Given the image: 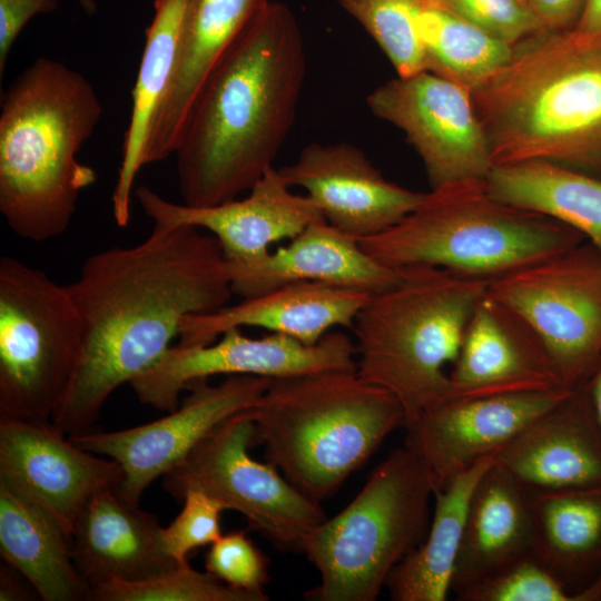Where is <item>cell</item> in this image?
Masks as SVG:
<instances>
[{
	"mask_svg": "<svg viewBox=\"0 0 601 601\" xmlns=\"http://www.w3.org/2000/svg\"><path fill=\"white\" fill-rule=\"evenodd\" d=\"M494 462L529 492L601 487V431L584 386L526 425Z\"/></svg>",
	"mask_w": 601,
	"mask_h": 601,
	"instance_id": "obj_20",
	"label": "cell"
},
{
	"mask_svg": "<svg viewBox=\"0 0 601 601\" xmlns=\"http://www.w3.org/2000/svg\"><path fill=\"white\" fill-rule=\"evenodd\" d=\"M536 334L568 388L601 358V252L577 245L489 284Z\"/></svg>",
	"mask_w": 601,
	"mask_h": 601,
	"instance_id": "obj_11",
	"label": "cell"
},
{
	"mask_svg": "<svg viewBox=\"0 0 601 601\" xmlns=\"http://www.w3.org/2000/svg\"><path fill=\"white\" fill-rule=\"evenodd\" d=\"M529 496L532 553L544 565L568 585L570 577L601 563V487L529 492Z\"/></svg>",
	"mask_w": 601,
	"mask_h": 601,
	"instance_id": "obj_30",
	"label": "cell"
},
{
	"mask_svg": "<svg viewBox=\"0 0 601 601\" xmlns=\"http://www.w3.org/2000/svg\"><path fill=\"white\" fill-rule=\"evenodd\" d=\"M82 323V347L52 423L68 436L91 432L110 394L151 367L183 321L228 305L227 260L213 235L154 223L148 237L88 257L67 285Z\"/></svg>",
	"mask_w": 601,
	"mask_h": 601,
	"instance_id": "obj_1",
	"label": "cell"
},
{
	"mask_svg": "<svg viewBox=\"0 0 601 601\" xmlns=\"http://www.w3.org/2000/svg\"><path fill=\"white\" fill-rule=\"evenodd\" d=\"M573 29L582 33L601 31V0H585L582 13Z\"/></svg>",
	"mask_w": 601,
	"mask_h": 601,
	"instance_id": "obj_40",
	"label": "cell"
},
{
	"mask_svg": "<svg viewBox=\"0 0 601 601\" xmlns=\"http://www.w3.org/2000/svg\"><path fill=\"white\" fill-rule=\"evenodd\" d=\"M522 1L531 6V0H522Z\"/></svg>",
	"mask_w": 601,
	"mask_h": 601,
	"instance_id": "obj_45",
	"label": "cell"
},
{
	"mask_svg": "<svg viewBox=\"0 0 601 601\" xmlns=\"http://www.w3.org/2000/svg\"><path fill=\"white\" fill-rule=\"evenodd\" d=\"M529 492L494 461L469 502L451 591L457 597L532 552Z\"/></svg>",
	"mask_w": 601,
	"mask_h": 601,
	"instance_id": "obj_25",
	"label": "cell"
},
{
	"mask_svg": "<svg viewBox=\"0 0 601 601\" xmlns=\"http://www.w3.org/2000/svg\"><path fill=\"white\" fill-rule=\"evenodd\" d=\"M248 411L225 421L164 474V489L176 499L190 489L201 490L225 510L239 512L249 529L278 549L302 552L326 514L318 501L297 489L273 463L250 456L256 435Z\"/></svg>",
	"mask_w": 601,
	"mask_h": 601,
	"instance_id": "obj_10",
	"label": "cell"
},
{
	"mask_svg": "<svg viewBox=\"0 0 601 601\" xmlns=\"http://www.w3.org/2000/svg\"><path fill=\"white\" fill-rule=\"evenodd\" d=\"M272 378L230 375L217 385L201 380L168 415L115 432L69 436L79 447L118 462L124 477L118 487L127 501L139 504L146 487L186 459L215 428L255 406Z\"/></svg>",
	"mask_w": 601,
	"mask_h": 601,
	"instance_id": "obj_14",
	"label": "cell"
},
{
	"mask_svg": "<svg viewBox=\"0 0 601 601\" xmlns=\"http://www.w3.org/2000/svg\"><path fill=\"white\" fill-rule=\"evenodd\" d=\"M460 601H577L574 592L532 552L456 598Z\"/></svg>",
	"mask_w": 601,
	"mask_h": 601,
	"instance_id": "obj_34",
	"label": "cell"
},
{
	"mask_svg": "<svg viewBox=\"0 0 601 601\" xmlns=\"http://www.w3.org/2000/svg\"><path fill=\"white\" fill-rule=\"evenodd\" d=\"M449 377L454 397L568 388L532 328L487 292L473 312Z\"/></svg>",
	"mask_w": 601,
	"mask_h": 601,
	"instance_id": "obj_19",
	"label": "cell"
},
{
	"mask_svg": "<svg viewBox=\"0 0 601 601\" xmlns=\"http://www.w3.org/2000/svg\"><path fill=\"white\" fill-rule=\"evenodd\" d=\"M372 295L358 288L319 282L287 284L215 312L185 318L179 344H211L235 327L264 328L315 344L334 327L352 328Z\"/></svg>",
	"mask_w": 601,
	"mask_h": 601,
	"instance_id": "obj_23",
	"label": "cell"
},
{
	"mask_svg": "<svg viewBox=\"0 0 601 601\" xmlns=\"http://www.w3.org/2000/svg\"><path fill=\"white\" fill-rule=\"evenodd\" d=\"M305 75L294 13L267 0L210 72L188 115L175 151L183 204L236 199L274 167Z\"/></svg>",
	"mask_w": 601,
	"mask_h": 601,
	"instance_id": "obj_2",
	"label": "cell"
},
{
	"mask_svg": "<svg viewBox=\"0 0 601 601\" xmlns=\"http://www.w3.org/2000/svg\"><path fill=\"white\" fill-rule=\"evenodd\" d=\"M233 294L250 298L297 282H319L371 294L395 285L401 269L370 256L359 240L325 219L303 229L285 246L246 262H227Z\"/></svg>",
	"mask_w": 601,
	"mask_h": 601,
	"instance_id": "obj_21",
	"label": "cell"
},
{
	"mask_svg": "<svg viewBox=\"0 0 601 601\" xmlns=\"http://www.w3.org/2000/svg\"><path fill=\"white\" fill-rule=\"evenodd\" d=\"M59 0H0V77L18 35L36 14L57 9Z\"/></svg>",
	"mask_w": 601,
	"mask_h": 601,
	"instance_id": "obj_38",
	"label": "cell"
},
{
	"mask_svg": "<svg viewBox=\"0 0 601 601\" xmlns=\"http://www.w3.org/2000/svg\"><path fill=\"white\" fill-rule=\"evenodd\" d=\"M122 477L118 462L79 447L51 421L0 416V481L51 515L70 541L88 500Z\"/></svg>",
	"mask_w": 601,
	"mask_h": 601,
	"instance_id": "obj_16",
	"label": "cell"
},
{
	"mask_svg": "<svg viewBox=\"0 0 601 601\" xmlns=\"http://www.w3.org/2000/svg\"><path fill=\"white\" fill-rule=\"evenodd\" d=\"M385 53L396 76L425 69V49L420 28L424 0H338Z\"/></svg>",
	"mask_w": 601,
	"mask_h": 601,
	"instance_id": "obj_32",
	"label": "cell"
},
{
	"mask_svg": "<svg viewBox=\"0 0 601 601\" xmlns=\"http://www.w3.org/2000/svg\"><path fill=\"white\" fill-rule=\"evenodd\" d=\"M0 551L42 600H89L90 585L73 561L66 532L45 510L2 481Z\"/></svg>",
	"mask_w": 601,
	"mask_h": 601,
	"instance_id": "obj_26",
	"label": "cell"
},
{
	"mask_svg": "<svg viewBox=\"0 0 601 601\" xmlns=\"http://www.w3.org/2000/svg\"><path fill=\"white\" fill-rule=\"evenodd\" d=\"M427 1L510 46L545 29L532 7L522 0Z\"/></svg>",
	"mask_w": 601,
	"mask_h": 601,
	"instance_id": "obj_35",
	"label": "cell"
},
{
	"mask_svg": "<svg viewBox=\"0 0 601 601\" xmlns=\"http://www.w3.org/2000/svg\"><path fill=\"white\" fill-rule=\"evenodd\" d=\"M102 115L88 79L39 57L1 96L0 211L20 238L62 235L97 173L77 160Z\"/></svg>",
	"mask_w": 601,
	"mask_h": 601,
	"instance_id": "obj_4",
	"label": "cell"
},
{
	"mask_svg": "<svg viewBox=\"0 0 601 601\" xmlns=\"http://www.w3.org/2000/svg\"><path fill=\"white\" fill-rule=\"evenodd\" d=\"M248 412L269 462L318 502L407 423L397 398L356 371L272 378Z\"/></svg>",
	"mask_w": 601,
	"mask_h": 601,
	"instance_id": "obj_5",
	"label": "cell"
},
{
	"mask_svg": "<svg viewBox=\"0 0 601 601\" xmlns=\"http://www.w3.org/2000/svg\"><path fill=\"white\" fill-rule=\"evenodd\" d=\"M494 455L457 475L434 493V513L423 541L391 572L386 588L394 601H444L451 591L469 502Z\"/></svg>",
	"mask_w": 601,
	"mask_h": 601,
	"instance_id": "obj_29",
	"label": "cell"
},
{
	"mask_svg": "<svg viewBox=\"0 0 601 601\" xmlns=\"http://www.w3.org/2000/svg\"><path fill=\"white\" fill-rule=\"evenodd\" d=\"M187 0H154L155 14L146 29L144 52L131 92L132 107L121 150V161L111 196L118 226L130 220L131 191L151 125L174 71Z\"/></svg>",
	"mask_w": 601,
	"mask_h": 601,
	"instance_id": "obj_27",
	"label": "cell"
},
{
	"mask_svg": "<svg viewBox=\"0 0 601 601\" xmlns=\"http://www.w3.org/2000/svg\"><path fill=\"white\" fill-rule=\"evenodd\" d=\"M471 93L493 166L544 160L601 171V31L540 30Z\"/></svg>",
	"mask_w": 601,
	"mask_h": 601,
	"instance_id": "obj_3",
	"label": "cell"
},
{
	"mask_svg": "<svg viewBox=\"0 0 601 601\" xmlns=\"http://www.w3.org/2000/svg\"><path fill=\"white\" fill-rule=\"evenodd\" d=\"M207 345L170 346L148 370L134 378L137 398L160 411L179 406V394L214 375H254L268 378L323 371H356V347L341 332H329L315 344L272 333L253 338L229 328Z\"/></svg>",
	"mask_w": 601,
	"mask_h": 601,
	"instance_id": "obj_13",
	"label": "cell"
},
{
	"mask_svg": "<svg viewBox=\"0 0 601 601\" xmlns=\"http://www.w3.org/2000/svg\"><path fill=\"white\" fill-rule=\"evenodd\" d=\"M206 571L227 585L264 594L269 581L268 559L244 531L221 534L205 556Z\"/></svg>",
	"mask_w": 601,
	"mask_h": 601,
	"instance_id": "obj_37",
	"label": "cell"
},
{
	"mask_svg": "<svg viewBox=\"0 0 601 601\" xmlns=\"http://www.w3.org/2000/svg\"><path fill=\"white\" fill-rule=\"evenodd\" d=\"M585 0H531V7L545 29H573Z\"/></svg>",
	"mask_w": 601,
	"mask_h": 601,
	"instance_id": "obj_39",
	"label": "cell"
},
{
	"mask_svg": "<svg viewBox=\"0 0 601 601\" xmlns=\"http://www.w3.org/2000/svg\"><path fill=\"white\" fill-rule=\"evenodd\" d=\"M184 506L167 528H162L165 553L176 563H186L190 551L214 543L221 536L220 515L225 506L198 489L183 495Z\"/></svg>",
	"mask_w": 601,
	"mask_h": 601,
	"instance_id": "obj_36",
	"label": "cell"
},
{
	"mask_svg": "<svg viewBox=\"0 0 601 601\" xmlns=\"http://www.w3.org/2000/svg\"><path fill=\"white\" fill-rule=\"evenodd\" d=\"M93 601H267V593L234 589L188 562L140 581L110 580L90 591Z\"/></svg>",
	"mask_w": 601,
	"mask_h": 601,
	"instance_id": "obj_33",
	"label": "cell"
},
{
	"mask_svg": "<svg viewBox=\"0 0 601 601\" xmlns=\"http://www.w3.org/2000/svg\"><path fill=\"white\" fill-rule=\"evenodd\" d=\"M572 390L450 398L423 412L405 427L404 446L421 460L435 493L482 460L495 455Z\"/></svg>",
	"mask_w": 601,
	"mask_h": 601,
	"instance_id": "obj_15",
	"label": "cell"
},
{
	"mask_svg": "<svg viewBox=\"0 0 601 601\" xmlns=\"http://www.w3.org/2000/svg\"><path fill=\"white\" fill-rule=\"evenodd\" d=\"M366 106L404 132L431 189L485 180L493 167L472 93L463 86L427 70L396 76L373 89Z\"/></svg>",
	"mask_w": 601,
	"mask_h": 601,
	"instance_id": "obj_12",
	"label": "cell"
},
{
	"mask_svg": "<svg viewBox=\"0 0 601 601\" xmlns=\"http://www.w3.org/2000/svg\"><path fill=\"white\" fill-rule=\"evenodd\" d=\"M278 170L289 187L306 191L328 224L357 240L393 227L426 195L387 180L362 149L344 141L308 144Z\"/></svg>",
	"mask_w": 601,
	"mask_h": 601,
	"instance_id": "obj_17",
	"label": "cell"
},
{
	"mask_svg": "<svg viewBox=\"0 0 601 601\" xmlns=\"http://www.w3.org/2000/svg\"><path fill=\"white\" fill-rule=\"evenodd\" d=\"M583 236L544 215L494 198L485 180L431 189L387 230L359 240L392 268L430 266L489 284L580 244Z\"/></svg>",
	"mask_w": 601,
	"mask_h": 601,
	"instance_id": "obj_7",
	"label": "cell"
},
{
	"mask_svg": "<svg viewBox=\"0 0 601 601\" xmlns=\"http://www.w3.org/2000/svg\"><path fill=\"white\" fill-rule=\"evenodd\" d=\"M420 28L425 69L471 92L505 66L513 52V46L427 0L421 11Z\"/></svg>",
	"mask_w": 601,
	"mask_h": 601,
	"instance_id": "obj_31",
	"label": "cell"
},
{
	"mask_svg": "<svg viewBox=\"0 0 601 601\" xmlns=\"http://www.w3.org/2000/svg\"><path fill=\"white\" fill-rule=\"evenodd\" d=\"M490 194L508 205L562 223L601 252V179L544 160L493 166Z\"/></svg>",
	"mask_w": 601,
	"mask_h": 601,
	"instance_id": "obj_28",
	"label": "cell"
},
{
	"mask_svg": "<svg viewBox=\"0 0 601 601\" xmlns=\"http://www.w3.org/2000/svg\"><path fill=\"white\" fill-rule=\"evenodd\" d=\"M87 13L96 12V3L93 0H78Z\"/></svg>",
	"mask_w": 601,
	"mask_h": 601,
	"instance_id": "obj_44",
	"label": "cell"
},
{
	"mask_svg": "<svg viewBox=\"0 0 601 601\" xmlns=\"http://www.w3.org/2000/svg\"><path fill=\"white\" fill-rule=\"evenodd\" d=\"M577 601H601V570L585 588L577 592Z\"/></svg>",
	"mask_w": 601,
	"mask_h": 601,
	"instance_id": "obj_43",
	"label": "cell"
},
{
	"mask_svg": "<svg viewBox=\"0 0 601 601\" xmlns=\"http://www.w3.org/2000/svg\"><path fill=\"white\" fill-rule=\"evenodd\" d=\"M434 490L421 460L395 449L357 495L308 536L302 552L319 573L309 601H374L393 569L424 539Z\"/></svg>",
	"mask_w": 601,
	"mask_h": 601,
	"instance_id": "obj_8",
	"label": "cell"
},
{
	"mask_svg": "<svg viewBox=\"0 0 601 601\" xmlns=\"http://www.w3.org/2000/svg\"><path fill=\"white\" fill-rule=\"evenodd\" d=\"M82 347V323L67 285L0 258V416L52 422Z\"/></svg>",
	"mask_w": 601,
	"mask_h": 601,
	"instance_id": "obj_9",
	"label": "cell"
},
{
	"mask_svg": "<svg viewBox=\"0 0 601 601\" xmlns=\"http://www.w3.org/2000/svg\"><path fill=\"white\" fill-rule=\"evenodd\" d=\"M398 269V282L372 295L352 329L356 373L397 398L407 426L454 397L444 366L456 358L489 283L430 266Z\"/></svg>",
	"mask_w": 601,
	"mask_h": 601,
	"instance_id": "obj_6",
	"label": "cell"
},
{
	"mask_svg": "<svg viewBox=\"0 0 601 601\" xmlns=\"http://www.w3.org/2000/svg\"><path fill=\"white\" fill-rule=\"evenodd\" d=\"M136 197L154 223L208 230L227 262L258 258L274 243L290 240L308 225L325 219L306 194L292 191L275 167L255 183L245 198L219 205L191 207L171 203L146 186L138 187Z\"/></svg>",
	"mask_w": 601,
	"mask_h": 601,
	"instance_id": "obj_18",
	"label": "cell"
},
{
	"mask_svg": "<svg viewBox=\"0 0 601 601\" xmlns=\"http://www.w3.org/2000/svg\"><path fill=\"white\" fill-rule=\"evenodd\" d=\"M1 579H0V600H27L29 598L27 592L21 588L16 579H13L12 573L8 569L1 568Z\"/></svg>",
	"mask_w": 601,
	"mask_h": 601,
	"instance_id": "obj_42",
	"label": "cell"
},
{
	"mask_svg": "<svg viewBox=\"0 0 601 601\" xmlns=\"http://www.w3.org/2000/svg\"><path fill=\"white\" fill-rule=\"evenodd\" d=\"M157 518L125 500L117 487L95 493L82 508L71 538L73 561L92 588L140 581L178 563L164 551Z\"/></svg>",
	"mask_w": 601,
	"mask_h": 601,
	"instance_id": "obj_24",
	"label": "cell"
},
{
	"mask_svg": "<svg viewBox=\"0 0 601 601\" xmlns=\"http://www.w3.org/2000/svg\"><path fill=\"white\" fill-rule=\"evenodd\" d=\"M583 386L587 391L595 421L601 431V358Z\"/></svg>",
	"mask_w": 601,
	"mask_h": 601,
	"instance_id": "obj_41",
	"label": "cell"
},
{
	"mask_svg": "<svg viewBox=\"0 0 601 601\" xmlns=\"http://www.w3.org/2000/svg\"><path fill=\"white\" fill-rule=\"evenodd\" d=\"M266 1L187 0L174 71L152 121L142 165L175 154L203 85Z\"/></svg>",
	"mask_w": 601,
	"mask_h": 601,
	"instance_id": "obj_22",
	"label": "cell"
}]
</instances>
